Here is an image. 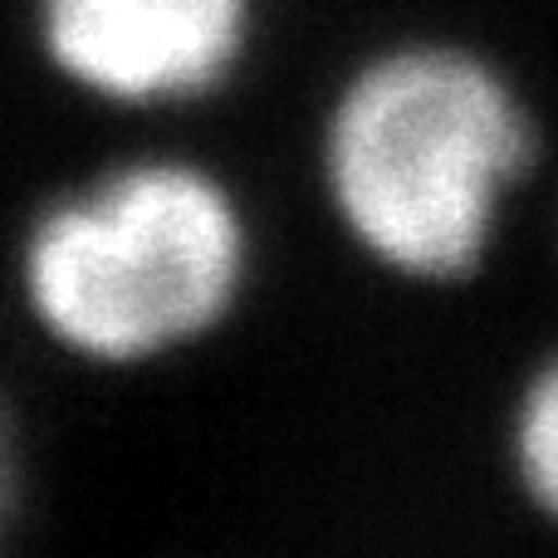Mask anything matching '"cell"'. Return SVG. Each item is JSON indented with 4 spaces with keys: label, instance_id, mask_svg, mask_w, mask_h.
<instances>
[{
    "label": "cell",
    "instance_id": "5b68a950",
    "mask_svg": "<svg viewBox=\"0 0 558 558\" xmlns=\"http://www.w3.org/2000/svg\"><path fill=\"white\" fill-rule=\"evenodd\" d=\"M5 505H10V436L5 422H0V520H5Z\"/></svg>",
    "mask_w": 558,
    "mask_h": 558
},
{
    "label": "cell",
    "instance_id": "6da1fadb",
    "mask_svg": "<svg viewBox=\"0 0 558 558\" xmlns=\"http://www.w3.org/2000/svg\"><path fill=\"white\" fill-rule=\"evenodd\" d=\"M530 162V118L471 54L402 49L343 94L328 182L353 235L402 275H465L505 186Z\"/></svg>",
    "mask_w": 558,
    "mask_h": 558
},
{
    "label": "cell",
    "instance_id": "277c9868",
    "mask_svg": "<svg viewBox=\"0 0 558 558\" xmlns=\"http://www.w3.org/2000/svg\"><path fill=\"white\" fill-rule=\"evenodd\" d=\"M514 451H520V471L530 481L534 500L558 520V357L524 397L520 426H514Z\"/></svg>",
    "mask_w": 558,
    "mask_h": 558
},
{
    "label": "cell",
    "instance_id": "3957f363",
    "mask_svg": "<svg viewBox=\"0 0 558 558\" xmlns=\"http://www.w3.org/2000/svg\"><path fill=\"white\" fill-rule=\"evenodd\" d=\"M69 78L123 104L202 94L231 69L245 0H39Z\"/></svg>",
    "mask_w": 558,
    "mask_h": 558
},
{
    "label": "cell",
    "instance_id": "7a4b0ae2",
    "mask_svg": "<svg viewBox=\"0 0 558 558\" xmlns=\"http://www.w3.org/2000/svg\"><path fill=\"white\" fill-rule=\"evenodd\" d=\"M235 206L196 167L143 162L29 235V299L74 353L128 363L211 328L241 284Z\"/></svg>",
    "mask_w": 558,
    "mask_h": 558
}]
</instances>
